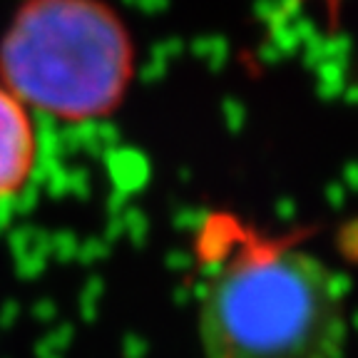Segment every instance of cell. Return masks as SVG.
Wrapping results in <instances>:
<instances>
[{"label":"cell","instance_id":"1","mask_svg":"<svg viewBox=\"0 0 358 358\" xmlns=\"http://www.w3.org/2000/svg\"><path fill=\"white\" fill-rule=\"evenodd\" d=\"M194 266L204 358H343L346 286L301 231L212 212L196 229Z\"/></svg>","mask_w":358,"mask_h":358},{"label":"cell","instance_id":"3","mask_svg":"<svg viewBox=\"0 0 358 358\" xmlns=\"http://www.w3.org/2000/svg\"><path fill=\"white\" fill-rule=\"evenodd\" d=\"M38 134L30 110L10 87L0 83V201L15 196L33 177Z\"/></svg>","mask_w":358,"mask_h":358},{"label":"cell","instance_id":"2","mask_svg":"<svg viewBox=\"0 0 358 358\" xmlns=\"http://www.w3.org/2000/svg\"><path fill=\"white\" fill-rule=\"evenodd\" d=\"M134 65V38L107 0H22L0 40V83L62 122L112 115Z\"/></svg>","mask_w":358,"mask_h":358}]
</instances>
